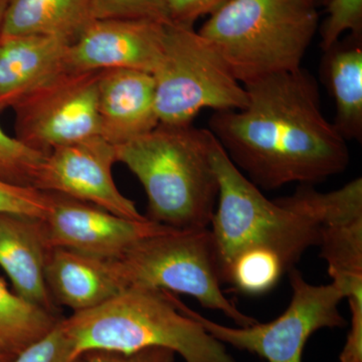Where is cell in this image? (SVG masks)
<instances>
[{
  "mask_svg": "<svg viewBox=\"0 0 362 362\" xmlns=\"http://www.w3.org/2000/svg\"><path fill=\"white\" fill-rule=\"evenodd\" d=\"M244 87L247 106L214 112L209 130L254 185L268 190L313 185L346 169V140L324 116L308 71L273 74Z\"/></svg>",
  "mask_w": 362,
  "mask_h": 362,
  "instance_id": "1",
  "label": "cell"
},
{
  "mask_svg": "<svg viewBox=\"0 0 362 362\" xmlns=\"http://www.w3.org/2000/svg\"><path fill=\"white\" fill-rule=\"evenodd\" d=\"M211 162L218 197L209 230L221 279L233 259L247 252L272 257L289 273L309 247L319 245L323 226L347 211L352 202L345 185L319 192L311 185L271 201L233 163L216 138Z\"/></svg>",
  "mask_w": 362,
  "mask_h": 362,
  "instance_id": "2",
  "label": "cell"
},
{
  "mask_svg": "<svg viewBox=\"0 0 362 362\" xmlns=\"http://www.w3.org/2000/svg\"><path fill=\"white\" fill-rule=\"evenodd\" d=\"M216 137L209 129L159 123L116 145L117 162L137 177L147 197L146 218L175 230L206 228L218 197L211 162Z\"/></svg>",
  "mask_w": 362,
  "mask_h": 362,
  "instance_id": "3",
  "label": "cell"
},
{
  "mask_svg": "<svg viewBox=\"0 0 362 362\" xmlns=\"http://www.w3.org/2000/svg\"><path fill=\"white\" fill-rule=\"evenodd\" d=\"M173 293L129 287L105 303L62 319L71 356L94 350L132 354L168 349L185 362H235L226 345L183 311Z\"/></svg>",
  "mask_w": 362,
  "mask_h": 362,
  "instance_id": "4",
  "label": "cell"
},
{
  "mask_svg": "<svg viewBox=\"0 0 362 362\" xmlns=\"http://www.w3.org/2000/svg\"><path fill=\"white\" fill-rule=\"evenodd\" d=\"M318 30L311 0H226L199 33L244 85L301 68Z\"/></svg>",
  "mask_w": 362,
  "mask_h": 362,
  "instance_id": "5",
  "label": "cell"
},
{
  "mask_svg": "<svg viewBox=\"0 0 362 362\" xmlns=\"http://www.w3.org/2000/svg\"><path fill=\"white\" fill-rule=\"evenodd\" d=\"M123 289L148 287L194 298L204 308L220 311L240 327L258 322L223 294L209 228L170 230L136 242L113 259Z\"/></svg>",
  "mask_w": 362,
  "mask_h": 362,
  "instance_id": "6",
  "label": "cell"
},
{
  "mask_svg": "<svg viewBox=\"0 0 362 362\" xmlns=\"http://www.w3.org/2000/svg\"><path fill=\"white\" fill-rule=\"evenodd\" d=\"M159 123L192 124L204 109L240 110L246 88L216 47L192 26L165 23L160 59L152 73Z\"/></svg>",
  "mask_w": 362,
  "mask_h": 362,
  "instance_id": "7",
  "label": "cell"
},
{
  "mask_svg": "<svg viewBox=\"0 0 362 362\" xmlns=\"http://www.w3.org/2000/svg\"><path fill=\"white\" fill-rule=\"evenodd\" d=\"M292 298L286 310L267 323L246 327L218 324L201 315L185 303L183 311L192 316L216 340L233 349L249 352L267 362H303L305 345L323 328H341L346 319L339 311L345 294L335 283L313 285L296 269L289 271Z\"/></svg>",
  "mask_w": 362,
  "mask_h": 362,
  "instance_id": "8",
  "label": "cell"
},
{
  "mask_svg": "<svg viewBox=\"0 0 362 362\" xmlns=\"http://www.w3.org/2000/svg\"><path fill=\"white\" fill-rule=\"evenodd\" d=\"M101 71H63L13 107L16 138L47 154L100 136L98 86Z\"/></svg>",
  "mask_w": 362,
  "mask_h": 362,
  "instance_id": "9",
  "label": "cell"
},
{
  "mask_svg": "<svg viewBox=\"0 0 362 362\" xmlns=\"http://www.w3.org/2000/svg\"><path fill=\"white\" fill-rule=\"evenodd\" d=\"M116 162L115 146L101 136L58 147L45 156L35 188L90 202L122 218L148 220L117 187L112 175Z\"/></svg>",
  "mask_w": 362,
  "mask_h": 362,
  "instance_id": "10",
  "label": "cell"
},
{
  "mask_svg": "<svg viewBox=\"0 0 362 362\" xmlns=\"http://www.w3.org/2000/svg\"><path fill=\"white\" fill-rule=\"evenodd\" d=\"M47 194L49 211L42 221L51 247L115 259L139 240L175 230L149 220L122 218L68 195Z\"/></svg>",
  "mask_w": 362,
  "mask_h": 362,
  "instance_id": "11",
  "label": "cell"
},
{
  "mask_svg": "<svg viewBox=\"0 0 362 362\" xmlns=\"http://www.w3.org/2000/svg\"><path fill=\"white\" fill-rule=\"evenodd\" d=\"M164 25L149 20H95L66 49L64 71L127 69L152 74L160 59Z\"/></svg>",
  "mask_w": 362,
  "mask_h": 362,
  "instance_id": "12",
  "label": "cell"
},
{
  "mask_svg": "<svg viewBox=\"0 0 362 362\" xmlns=\"http://www.w3.org/2000/svg\"><path fill=\"white\" fill-rule=\"evenodd\" d=\"M100 136L114 146L153 130L159 124L156 83L147 71H101L98 86Z\"/></svg>",
  "mask_w": 362,
  "mask_h": 362,
  "instance_id": "13",
  "label": "cell"
},
{
  "mask_svg": "<svg viewBox=\"0 0 362 362\" xmlns=\"http://www.w3.org/2000/svg\"><path fill=\"white\" fill-rule=\"evenodd\" d=\"M51 250L42 218L0 214V267L11 279L13 292L59 315L58 306L45 282V266Z\"/></svg>",
  "mask_w": 362,
  "mask_h": 362,
  "instance_id": "14",
  "label": "cell"
},
{
  "mask_svg": "<svg viewBox=\"0 0 362 362\" xmlns=\"http://www.w3.org/2000/svg\"><path fill=\"white\" fill-rule=\"evenodd\" d=\"M45 282L57 306L73 313L89 310L123 291L113 259L52 247L45 266Z\"/></svg>",
  "mask_w": 362,
  "mask_h": 362,
  "instance_id": "15",
  "label": "cell"
},
{
  "mask_svg": "<svg viewBox=\"0 0 362 362\" xmlns=\"http://www.w3.org/2000/svg\"><path fill=\"white\" fill-rule=\"evenodd\" d=\"M71 42L52 35H18L0 39V111L63 73Z\"/></svg>",
  "mask_w": 362,
  "mask_h": 362,
  "instance_id": "16",
  "label": "cell"
},
{
  "mask_svg": "<svg viewBox=\"0 0 362 362\" xmlns=\"http://www.w3.org/2000/svg\"><path fill=\"white\" fill-rule=\"evenodd\" d=\"M321 77L334 100L335 126L345 140L362 139V37L339 40L324 51Z\"/></svg>",
  "mask_w": 362,
  "mask_h": 362,
  "instance_id": "17",
  "label": "cell"
},
{
  "mask_svg": "<svg viewBox=\"0 0 362 362\" xmlns=\"http://www.w3.org/2000/svg\"><path fill=\"white\" fill-rule=\"evenodd\" d=\"M90 0H8L1 37L52 35L73 42L92 21Z\"/></svg>",
  "mask_w": 362,
  "mask_h": 362,
  "instance_id": "18",
  "label": "cell"
},
{
  "mask_svg": "<svg viewBox=\"0 0 362 362\" xmlns=\"http://www.w3.org/2000/svg\"><path fill=\"white\" fill-rule=\"evenodd\" d=\"M61 317L25 301L0 279V352L14 358L54 329Z\"/></svg>",
  "mask_w": 362,
  "mask_h": 362,
  "instance_id": "19",
  "label": "cell"
},
{
  "mask_svg": "<svg viewBox=\"0 0 362 362\" xmlns=\"http://www.w3.org/2000/svg\"><path fill=\"white\" fill-rule=\"evenodd\" d=\"M319 246L333 283L362 281V214L325 223Z\"/></svg>",
  "mask_w": 362,
  "mask_h": 362,
  "instance_id": "20",
  "label": "cell"
},
{
  "mask_svg": "<svg viewBox=\"0 0 362 362\" xmlns=\"http://www.w3.org/2000/svg\"><path fill=\"white\" fill-rule=\"evenodd\" d=\"M47 154L26 146L7 134L0 126V180L21 187H35Z\"/></svg>",
  "mask_w": 362,
  "mask_h": 362,
  "instance_id": "21",
  "label": "cell"
},
{
  "mask_svg": "<svg viewBox=\"0 0 362 362\" xmlns=\"http://www.w3.org/2000/svg\"><path fill=\"white\" fill-rule=\"evenodd\" d=\"M92 20H149L168 23L166 0H90Z\"/></svg>",
  "mask_w": 362,
  "mask_h": 362,
  "instance_id": "22",
  "label": "cell"
},
{
  "mask_svg": "<svg viewBox=\"0 0 362 362\" xmlns=\"http://www.w3.org/2000/svg\"><path fill=\"white\" fill-rule=\"evenodd\" d=\"M327 18L319 26L323 52L337 44L343 33L362 37V0H330Z\"/></svg>",
  "mask_w": 362,
  "mask_h": 362,
  "instance_id": "23",
  "label": "cell"
},
{
  "mask_svg": "<svg viewBox=\"0 0 362 362\" xmlns=\"http://www.w3.org/2000/svg\"><path fill=\"white\" fill-rule=\"evenodd\" d=\"M49 207L47 192L0 180V214H25L44 218Z\"/></svg>",
  "mask_w": 362,
  "mask_h": 362,
  "instance_id": "24",
  "label": "cell"
},
{
  "mask_svg": "<svg viewBox=\"0 0 362 362\" xmlns=\"http://www.w3.org/2000/svg\"><path fill=\"white\" fill-rule=\"evenodd\" d=\"M62 319L54 329L23 349L11 362H85L83 356H71L70 341L62 327Z\"/></svg>",
  "mask_w": 362,
  "mask_h": 362,
  "instance_id": "25",
  "label": "cell"
},
{
  "mask_svg": "<svg viewBox=\"0 0 362 362\" xmlns=\"http://www.w3.org/2000/svg\"><path fill=\"white\" fill-rule=\"evenodd\" d=\"M226 1V0H166L169 23L194 28L195 21L204 16H211Z\"/></svg>",
  "mask_w": 362,
  "mask_h": 362,
  "instance_id": "26",
  "label": "cell"
},
{
  "mask_svg": "<svg viewBox=\"0 0 362 362\" xmlns=\"http://www.w3.org/2000/svg\"><path fill=\"white\" fill-rule=\"evenodd\" d=\"M176 354L168 349H147L132 354L94 350L83 356L85 362H175Z\"/></svg>",
  "mask_w": 362,
  "mask_h": 362,
  "instance_id": "27",
  "label": "cell"
},
{
  "mask_svg": "<svg viewBox=\"0 0 362 362\" xmlns=\"http://www.w3.org/2000/svg\"><path fill=\"white\" fill-rule=\"evenodd\" d=\"M7 2L8 0H0V33L4 25V16H6Z\"/></svg>",
  "mask_w": 362,
  "mask_h": 362,
  "instance_id": "28",
  "label": "cell"
},
{
  "mask_svg": "<svg viewBox=\"0 0 362 362\" xmlns=\"http://www.w3.org/2000/svg\"><path fill=\"white\" fill-rule=\"evenodd\" d=\"M311 1L313 2V4H315V6L319 8V7H326L330 0H311Z\"/></svg>",
  "mask_w": 362,
  "mask_h": 362,
  "instance_id": "29",
  "label": "cell"
},
{
  "mask_svg": "<svg viewBox=\"0 0 362 362\" xmlns=\"http://www.w3.org/2000/svg\"><path fill=\"white\" fill-rule=\"evenodd\" d=\"M13 359L11 357L7 356L6 354L0 352V362H11Z\"/></svg>",
  "mask_w": 362,
  "mask_h": 362,
  "instance_id": "30",
  "label": "cell"
}]
</instances>
